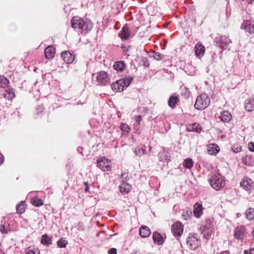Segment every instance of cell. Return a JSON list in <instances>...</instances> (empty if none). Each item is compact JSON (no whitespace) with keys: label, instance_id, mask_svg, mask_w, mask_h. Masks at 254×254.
I'll return each mask as SVG.
<instances>
[{"label":"cell","instance_id":"6da1fadb","mask_svg":"<svg viewBox=\"0 0 254 254\" xmlns=\"http://www.w3.org/2000/svg\"><path fill=\"white\" fill-rule=\"evenodd\" d=\"M45 194L43 191L32 192L28 196V201L36 207L42 206L45 199Z\"/></svg>","mask_w":254,"mask_h":254},{"label":"cell","instance_id":"7a4b0ae2","mask_svg":"<svg viewBox=\"0 0 254 254\" xmlns=\"http://www.w3.org/2000/svg\"><path fill=\"white\" fill-rule=\"evenodd\" d=\"M132 80V77H126L116 81L111 84L112 89L115 92H123L129 86Z\"/></svg>","mask_w":254,"mask_h":254},{"label":"cell","instance_id":"3957f363","mask_svg":"<svg viewBox=\"0 0 254 254\" xmlns=\"http://www.w3.org/2000/svg\"><path fill=\"white\" fill-rule=\"evenodd\" d=\"M210 104V99L208 95L203 94L197 98L195 107L197 109L204 110L207 108Z\"/></svg>","mask_w":254,"mask_h":254},{"label":"cell","instance_id":"277c9868","mask_svg":"<svg viewBox=\"0 0 254 254\" xmlns=\"http://www.w3.org/2000/svg\"><path fill=\"white\" fill-rule=\"evenodd\" d=\"M210 184L213 188L219 190L223 188L225 185V180L219 175H214L210 179Z\"/></svg>","mask_w":254,"mask_h":254},{"label":"cell","instance_id":"5b68a950","mask_svg":"<svg viewBox=\"0 0 254 254\" xmlns=\"http://www.w3.org/2000/svg\"><path fill=\"white\" fill-rule=\"evenodd\" d=\"M187 244L190 249H196L201 245L199 236L195 233H191L187 239Z\"/></svg>","mask_w":254,"mask_h":254},{"label":"cell","instance_id":"8992f818","mask_svg":"<svg viewBox=\"0 0 254 254\" xmlns=\"http://www.w3.org/2000/svg\"><path fill=\"white\" fill-rule=\"evenodd\" d=\"M97 165L100 169L104 171H108L111 169V162L109 159L105 157H100L97 160Z\"/></svg>","mask_w":254,"mask_h":254},{"label":"cell","instance_id":"52a82bcc","mask_svg":"<svg viewBox=\"0 0 254 254\" xmlns=\"http://www.w3.org/2000/svg\"><path fill=\"white\" fill-rule=\"evenodd\" d=\"M172 232L175 236L180 237L183 233L184 225L181 222L178 221L172 225Z\"/></svg>","mask_w":254,"mask_h":254},{"label":"cell","instance_id":"ba28073f","mask_svg":"<svg viewBox=\"0 0 254 254\" xmlns=\"http://www.w3.org/2000/svg\"><path fill=\"white\" fill-rule=\"evenodd\" d=\"M84 24V19L78 16H74L71 20V26L74 29H82Z\"/></svg>","mask_w":254,"mask_h":254},{"label":"cell","instance_id":"9c48e42d","mask_svg":"<svg viewBox=\"0 0 254 254\" xmlns=\"http://www.w3.org/2000/svg\"><path fill=\"white\" fill-rule=\"evenodd\" d=\"M241 187L246 191H251L254 189V183L248 177H245L242 181Z\"/></svg>","mask_w":254,"mask_h":254},{"label":"cell","instance_id":"30bf717a","mask_svg":"<svg viewBox=\"0 0 254 254\" xmlns=\"http://www.w3.org/2000/svg\"><path fill=\"white\" fill-rule=\"evenodd\" d=\"M96 79L98 83L104 85L109 84L110 81L109 77L105 72H98L97 75Z\"/></svg>","mask_w":254,"mask_h":254},{"label":"cell","instance_id":"8fae6325","mask_svg":"<svg viewBox=\"0 0 254 254\" xmlns=\"http://www.w3.org/2000/svg\"><path fill=\"white\" fill-rule=\"evenodd\" d=\"M119 37L122 40H128L130 38L131 36V31L129 28V26L126 25L123 28L122 31H120L119 34Z\"/></svg>","mask_w":254,"mask_h":254},{"label":"cell","instance_id":"7c38bea8","mask_svg":"<svg viewBox=\"0 0 254 254\" xmlns=\"http://www.w3.org/2000/svg\"><path fill=\"white\" fill-rule=\"evenodd\" d=\"M230 42V40L225 36H220L216 39V44L221 48H225Z\"/></svg>","mask_w":254,"mask_h":254},{"label":"cell","instance_id":"4fadbf2b","mask_svg":"<svg viewBox=\"0 0 254 254\" xmlns=\"http://www.w3.org/2000/svg\"><path fill=\"white\" fill-rule=\"evenodd\" d=\"M62 57L65 62L68 64H72L75 60V56L74 54L67 51L63 52L62 54Z\"/></svg>","mask_w":254,"mask_h":254},{"label":"cell","instance_id":"5bb4252c","mask_svg":"<svg viewBox=\"0 0 254 254\" xmlns=\"http://www.w3.org/2000/svg\"><path fill=\"white\" fill-rule=\"evenodd\" d=\"M153 240L158 245H162L165 240V237L158 232L155 231L153 234Z\"/></svg>","mask_w":254,"mask_h":254},{"label":"cell","instance_id":"9a60e30c","mask_svg":"<svg viewBox=\"0 0 254 254\" xmlns=\"http://www.w3.org/2000/svg\"><path fill=\"white\" fill-rule=\"evenodd\" d=\"M242 28L250 33H254V22L250 21H244L242 24Z\"/></svg>","mask_w":254,"mask_h":254},{"label":"cell","instance_id":"2e32d148","mask_svg":"<svg viewBox=\"0 0 254 254\" xmlns=\"http://www.w3.org/2000/svg\"><path fill=\"white\" fill-rule=\"evenodd\" d=\"M56 49L54 47L50 46L45 49L44 55L47 59H52L55 57Z\"/></svg>","mask_w":254,"mask_h":254},{"label":"cell","instance_id":"e0dca14e","mask_svg":"<svg viewBox=\"0 0 254 254\" xmlns=\"http://www.w3.org/2000/svg\"><path fill=\"white\" fill-rule=\"evenodd\" d=\"M207 150L209 155H216L220 151V149L216 144L211 143L208 145Z\"/></svg>","mask_w":254,"mask_h":254},{"label":"cell","instance_id":"ac0fdd59","mask_svg":"<svg viewBox=\"0 0 254 254\" xmlns=\"http://www.w3.org/2000/svg\"><path fill=\"white\" fill-rule=\"evenodd\" d=\"M246 232V229L243 226H239L235 230V237L237 239L242 240L244 238Z\"/></svg>","mask_w":254,"mask_h":254},{"label":"cell","instance_id":"d6986e66","mask_svg":"<svg viewBox=\"0 0 254 254\" xmlns=\"http://www.w3.org/2000/svg\"><path fill=\"white\" fill-rule=\"evenodd\" d=\"M203 208L202 204L201 203H197L194 207V214L197 218H199L203 214Z\"/></svg>","mask_w":254,"mask_h":254},{"label":"cell","instance_id":"ffe728a7","mask_svg":"<svg viewBox=\"0 0 254 254\" xmlns=\"http://www.w3.org/2000/svg\"><path fill=\"white\" fill-rule=\"evenodd\" d=\"M205 52V48L204 46L201 43H198L195 46V53L197 57L198 58H201L204 55Z\"/></svg>","mask_w":254,"mask_h":254},{"label":"cell","instance_id":"44dd1931","mask_svg":"<svg viewBox=\"0 0 254 254\" xmlns=\"http://www.w3.org/2000/svg\"><path fill=\"white\" fill-rule=\"evenodd\" d=\"M187 130L189 132H195L197 133H199L202 130V128L199 124L194 123L188 126V127L187 128Z\"/></svg>","mask_w":254,"mask_h":254},{"label":"cell","instance_id":"7402d4cb","mask_svg":"<svg viewBox=\"0 0 254 254\" xmlns=\"http://www.w3.org/2000/svg\"><path fill=\"white\" fill-rule=\"evenodd\" d=\"M119 190L120 192L123 194H128L132 190V186L127 183H123L120 185Z\"/></svg>","mask_w":254,"mask_h":254},{"label":"cell","instance_id":"603a6c76","mask_svg":"<svg viewBox=\"0 0 254 254\" xmlns=\"http://www.w3.org/2000/svg\"><path fill=\"white\" fill-rule=\"evenodd\" d=\"M245 108L246 111H252L254 110V97L248 98L245 104Z\"/></svg>","mask_w":254,"mask_h":254},{"label":"cell","instance_id":"cb8c5ba5","mask_svg":"<svg viewBox=\"0 0 254 254\" xmlns=\"http://www.w3.org/2000/svg\"><path fill=\"white\" fill-rule=\"evenodd\" d=\"M151 234V231L148 227L142 226L140 229V236L143 238H146L149 236Z\"/></svg>","mask_w":254,"mask_h":254},{"label":"cell","instance_id":"d4e9b609","mask_svg":"<svg viewBox=\"0 0 254 254\" xmlns=\"http://www.w3.org/2000/svg\"><path fill=\"white\" fill-rule=\"evenodd\" d=\"M113 68L117 72H122L126 68V65L124 62H116L114 64Z\"/></svg>","mask_w":254,"mask_h":254},{"label":"cell","instance_id":"484cf974","mask_svg":"<svg viewBox=\"0 0 254 254\" xmlns=\"http://www.w3.org/2000/svg\"><path fill=\"white\" fill-rule=\"evenodd\" d=\"M220 118L224 122L228 123L231 120V115L228 111H224L221 113Z\"/></svg>","mask_w":254,"mask_h":254},{"label":"cell","instance_id":"4316f807","mask_svg":"<svg viewBox=\"0 0 254 254\" xmlns=\"http://www.w3.org/2000/svg\"><path fill=\"white\" fill-rule=\"evenodd\" d=\"M179 102V97L177 95H172L169 98L168 101V105L171 108H174L175 107Z\"/></svg>","mask_w":254,"mask_h":254},{"label":"cell","instance_id":"83f0119b","mask_svg":"<svg viewBox=\"0 0 254 254\" xmlns=\"http://www.w3.org/2000/svg\"><path fill=\"white\" fill-rule=\"evenodd\" d=\"M26 208H27L26 203L25 201H21L16 206V212L19 214H23L26 211Z\"/></svg>","mask_w":254,"mask_h":254},{"label":"cell","instance_id":"f1b7e54d","mask_svg":"<svg viewBox=\"0 0 254 254\" xmlns=\"http://www.w3.org/2000/svg\"><path fill=\"white\" fill-rule=\"evenodd\" d=\"M4 97L7 99L12 100L15 97V93L12 89L5 90L3 94Z\"/></svg>","mask_w":254,"mask_h":254},{"label":"cell","instance_id":"f546056e","mask_svg":"<svg viewBox=\"0 0 254 254\" xmlns=\"http://www.w3.org/2000/svg\"><path fill=\"white\" fill-rule=\"evenodd\" d=\"M41 242L44 246H49L52 243L51 238L47 234L42 236L41 239Z\"/></svg>","mask_w":254,"mask_h":254},{"label":"cell","instance_id":"4dcf8cb0","mask_svg":"<svg viewBox=\"0 0 254 254\" xmlns=\"http://www.w3.org/2000/svg\"><path fill=\"white\" fill-rule=\"evenodd\" d=\"M26 254H40V251L35 246H31L26 249Z\"/></svg>","mask_w":254,"mask_h":254},{"label":"cell","instance_id":"1f68e13d","mask_svg":"<svg viewBox=\"0 0 254 254\" xmlns=\"http://www.w3.org/2000/svg\"><path fill=\"white\" fill-rule=\"evenodd\" d=\"M193 164L194 162L193 160L190 158L185 159L183 162L184 167L187 169H191L193 166Z\"/></svg>","mask_w":254,"mask_h":254},{"label":"cell","instance_id":"d6a6232c","mask_svg":"<svg viewBox=\"0 0 254 254\" xmlns=\"http://www.w3.org/2000/svg\"><path fill=\"white\" fill-rule=\"evenodd\" d=\"M246 216L249 220L254 219V209L251 208L248 209L246 211Z\"/></svg>","mask_w":254,"mask_h":254},{"label":"cell","instance_id":"836d02e7","mask_svg":"<svg viewBox=\"0 0 254 254\" xmlns=\"http://www.w3.org/2000/svg\"><path fill=\"white\" fill-rule=\"evenodd\" d=\"M68 241L65 238H62L60 239L57 242V245L59 248H65L68 245Z\"/></svg>","mask_w":254,"mask_h":254},{"label":"cell","instance_id":"e575fe53","mask_svg":"<svg viewBox=\"0 0 254 254\" xmlns=\"http://www.w3.org/2000/svg\"><path fill=\"white\" fill-rule=\"evenodd\" d=\"M120 129L122 132V133L124 135H127L130 131V127H129L127 124L125 123L121 124L120 126Z\"/></svg>","mask_w":254,"mask_h":254},{"label":"cell","instance_id":"d590c367","mask_svg":"<svg viewBox=\"0 0 254 254\" xmlns=\"http://www.w3.org/2000/svg\"><path fill=\"white\" fill-rule=\"evenodd\" d=\"M9 85V81L8 79L4 77V76H1V87L2 88H6L8 87Z\"/></svg>","mask_w":254,"mask_h":254},{"label":"cell","instance_id":"8d00e7d4","mask_svg":"<svg viewBox=\"0 0 254 254\" xmlns=\"http://www.w3.org/2000/svg\"><path fill=\"white\" fill-rule=\"evenodd\" d=\"M232 150L235 153H239L242 151V146L238 143H236L235 145H233Z\"/></svg>","mask_w":254,"mask_h":254},{"label":"cell","instance_id":"74e56055","mask_svg":"<svg viewBox=\"0 0 254 254\" xmlns=\"http://www.w3.org/2000/svg\"><path fill=\"white\" fill-rule=\"evenodd\" d=\"M191 217V212L190 211H185L183 214V217L185 220H188Z\"/></svg>","mask_w":254,"mask_h":254},{"label":"cell","instance_id":"f35d334b","mask_svg":"<svg viewBox=\"0 0 254 254\" xmlns=\"http://www.w3.org/2000/svg\"><path fill=\"white\" fill-rule=\"evenodd\" d=\"M249 149L250 151L254 152V143L250 142L249 143Z\"/></svg>","mask_w":254,"mask_h":254},{"label":"cell","instance_id":"ab89813d","mask_svg":"<svg viewBox=\"0 0 254 254\" xmlns=\"http://www.w3.org/2000/svg\"><path fill=\"white\" fill-rule=\"evenodd\" d=\"M117 251L115 248H111L108 251L109 254H117Z\"/></svg>","mask_w":254,"mask_h":254},{"label":"cell","instance_id":"60d3db41","mask_svg":"<svg viewBox=\"0 0 254 254\" xmlns=\"http://www.w3.org/2000/svg\"><path fill=\"white\" fill-rule=\"evenodd\" d=\"M245 254H254V248H251L250 249L245 251Z\"/></svg>","mask_w":254,"mask_h":254},{"label":"cell","instance_id":"b9f144b4","mask_svg":"<svg viewBox=\"0 0 254 254\" xmlns=\"http://www.w3.org/2000/svg\"><path fill=\"white\" fill-rule=\"evenodd\" d=\"M220 254H230V253H229V251H224V252L221 253Z\"/></svg>","mask_w":254,"mask_h":254},{"label":"cell","instance_id":"7bdbcfd3","mask_svg":"<svg viewBox=\"0 0 254 254\" xmlns=\"http://www.w3.org/2000/svg\"><path fill=\"white\" fill-rule=\"evenodd\" d=\"M252 235H253V237H254V229H253V230Z\"/></svg>","mask_w":254,"mask_h":254}]
</instances>
